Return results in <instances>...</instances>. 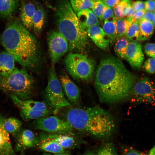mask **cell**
Instances as JSON below:
<instances>
[{
	"label": "cell",
	"mask_w": 155,
	"mask_h": 155,
	"mask_svg": "<svg viewBox=\"0 0 155 155\" xmlns=\"http://www.w3.org/2000/svg\"><path fill=\"white\" fill-rule=\"evenodd\" d=\"M137 80L136 76L119 59L109 56L100 61L94 85L101 102L114 104L124 101L131 96Z\"/></svg>",
	"instance_id": "cell-1"
},
{
	"label": "cell",
	"mask_w": 155,
	"mask_h": 155,
	"mask_svg": "<svg viewBox=\"0 0 155 155\" xmlns=\"http://www.w3.org/2000/svg\"><path fill=\"white\" fill-rule=\"evenodd\" d=\"M57 112L75 130L99 140L110 139L117 129L115 117L99 106L82 108L70 105Z\"/></svg>",
	"instance_id": "cell-2"
},
{
	"label": "cell",
	"mask_w": 155,
	"mask_h": 155,
	"mask_svg": "<svg viewBox=\"0 0 155 155\" xmlns=\"http://www.w3.org/2000/svg\"><path fill=\"white\" fill-rule=\"evenodd\" d=\"M17 19L10 21L3 32L1 42L15 61L29 69L37 67L41 59L40 48L35 37Z\"/></svg>",
	"instance_id": "cell-3"
},
{
	"label": "cell",
	"mask_w": 155,
	"mask_h": 155,
	"mask_svg": "<svg viewBox=\"0 0 155 155\" xmlns=\"http://www.w3.org/2000/svg\"><path fill=\"white\" fill-rule=\"evenodd\" d=\"M58 31L69 44V50L82 51L87 47L89 37L81 25L68 0H59L55 12Z\"/></svg>",
	"instance_id": "cell-4"
},
{
	"label": "cell",
	"mask_w": 155,
	"mask_h": 155,
	"mask_svg": "<svg viewBox=\"0 0 155 155\" xmlns=\"http://www.w3.org/2000/svg\"><path fill=\"white\" fill-rule=\"evenodd\" d=\"M34 85L32 77L24 69L15 67L8 76H0V90L7 94H14L22 100L30 99Z\"/></svg>",
	"instance_id": "cell-5"
},
{
	"label": "cell",
	"mask_w": 155,
	"mask_h": 155,
	"mask_svg": "<svg viewBox=\"0 0 155 155\" xmlns=\"http://www.w3.org/2000/svg\"><path fill=\"white\" fill-rule=\"evenodd\" d=\"M64 63L67 71L74 79L87 81L92 78L95 63L92 59L85 55L70 53L65 57Z\"/></svg>",
	"instance_id": "cell-6"
},
{
	"label": "cell",
	"mask_w": 155,
	"mask_h": 155,
	"mask_svg": "<svg viewBox=\"0 0 155 155\" xmlns=\"http://www.w3.org/2000/svg\"><path fill=\"white\" fill-rule=\"evenodd\" d=\"M18 107L20 116L25 121L34 120L50 115L54 110L44 102L30 99L22 100L13 94H7Z\"/></svg>",
	"instance_id": "cell-7"
},
{
	"label": "cell",
	"mask_w": 155,
	"mask_h": 155,
	"mask_svg": "<svg viewBox=\"0 0 155 155\" xmlns=\"http://www.w3.org/2000/svg\"><path fill=\"white\" fill-rule=\"evenodd\" d=\"M131 96L133 102L155 106V82L148 77H142L134 84Z\"/></svg>",
	"instance_id": "cell-8"
},
{
	"label": "cell",
	"mask_w": 155,
	"mask_h": 155,
	"mask_svg": "<svg viewBox=\"0 0 155 155\" xmlns=\"http://www.w3.org/2000/svg\"><path fill=\"white\" fill-rule=\"evenodd\" d=\"M30 125L35 129L51 133H67L75 131L67 121L55 115H49L34 120Z\"/></svg>",
	"instance_id": "cell-9"
},
{
	"label": "cell",
	"mask_w": 155,
	"mask_h": 155,
	"mask_svg": "<svg viewBox=\"0 0 155 155\" xmlns=\"http://www.w3.org/2000/svg\"><path fill=\"white\" fill-rule=\"evenodd\" d=\"M44 96V98L48 102L55 105L61 103L66 99L53 65H51L49 70L48 83Z\"/></svg>",
	"instance_id": "cell-10"
},
{
	"label": "cell",
	"mask_w": 155,
	"mask_h": 155,
	"mask_svg": "<svg viewBox=\"0 0 155 155\" xmlns=\"http://www.w3.org/2000/svg\"><path fill=\"white\" fill-rule=\"evenodd\" d=\"M47 40L51 65H55L69 50L68 42L58 30L50 32Z\"/></svg>",
	"instance_id": "cell-11"
},
{
	"label": "cell",
	"mask_w": 155,
	"mask_h": 155,
	"mask_svg": "<svg viewBox=\"0 0 155 155\" xmlns=\"http://www.w3.org/2000/svg\"><path fill=\"white\" fill-rule=\"evenodd\" d=\"M38 137L55 142L65 149L78 148L85 143L80 137L74 131L55 133L44 132L40 134Z\"/></svg>",
	"instance_id": "cell-12"
},
{
	"label": "cell",
	"mask_w": 155,
	"mask_h": 155,
	"mask_svg": "<svg viewBox=\"0 0 155 155\" xmlns=\"http://www.w3.org/2000/svg\"><path fill=\"white\" fill-rule=\"evenodd\" d=\"M60 81L65 96L71 105L82 107L80 90L78 87L65 73L60 76Z\"/></svg>",
	"instance_id": "cell-13"
},
{
	"label": "cell",
	"mask_w": 155,
	"mask_h": 155,
	"mask_svg": "<svg viewBox=\"0 0 155 155\" xmlns=\"http://www.w3.org/2000/svg\"><path fill=\"white\" fill-rule=\"evenodd\" d=\"M15 151L22 154L29 148L37 146L39 142L38 137L31 130L24 129L21 130L15 135Z\"/></svg>",
	"instance_id": "cell-14"
},
{
	"label": "cell",
	"mask_w": 155,
	"mask_h": 155,
	"mask_svg": "<svg viewBox=\"0 0 155 155\" xmlns=\"http://www.w3.org/2000/svg\"><path fill=\"white\" fill-rule=\"evenodd\" d=\"M141 44L137 41L129 42L126 51V59L134 69L139 70L144 60Z\"/></svg>",
	"instance_id": "cell-15"
},
{
	"label": "cell",
	"mask_w": 155,
	"mask_h": 155,
	"mask_svg": "<svg viewBox=\"0 0 155 155\" xmlns=\"http://www.w3.org/2000/svg\"><path fill=\"white\" fill-rule=\"evenodd\" d=\"M90 38L98 47L105 49L108 46L111 42L110 38L99 26L95 25L88 28L86 29Z\"/></svg>",
	"instance_id": "cell-16"
},
{
	"label": "cell",
	"mask_w": 155,
	"mask_h": 155,
	"mask_svg": "<svg viewBox=\"0 0 155 155\" xmlns=\"http://www.w3.org/2000/svg\"><path fill=\"white\" fill-rule=\"evenodd\" d=\"M36 9L32 2L25 0L22 1L20 17L22 24L29 31L33 29V18Z\"/></svg>",
	"instance_id": "cell-17"
},
{
	"label": "cell",
	"mask_w": 155,
	"mask_h": 155,
	"mask_svg": "<svg viewBox=\"0 0 155 155\" xmlns=\"http://www.w3.org/2000/svg\"><path fill=\"white\" fill-rule=\"evenodd\" d=\"M5 118L0 114V155L15 154L12 147L9 133L4 126Z\"/></svg>",
	"instance_id": "cell-18"
},
{
	"label": "cell",
	"mask_w": 155,
	"mask_h": 155,
	"mask_svg": "<svg viewBox=\"0 0 155 155\" xmlns=\"http://www.w3.org/2000/svg\"><path fill=\"white\" fill-rule=\"evenodd\" d=\"M15 60L13 56L6 51L0 53V76L5 77L15 69Z\"/></svg>",
	"instance_id": "cell-19"
},
{
	"label": "cell",
	"mask_w": 155,
	"mask_h": 155,
	"mask_svg": "<svg viewBox=\"0 0 155 155\" xmlns=\"http://www.w3.org/2000/svg\"><path fill=\"white\" fill-rule=\"evenodd\" d=\"M77 13L79 22L84 29L86 30L88 28L91 26L100 25L98 18L91 10H83Z\"/></svg>",
	"instance_id": "cell-20"
},
{
	"label": "cell",
	"mask_w": 155,
	"mask_h": 155,
	"mask_svg": "<svg viewBox=\"0 0 155 155\" xmlns=\"http://www.w3.org/2000/svg\"><path fill=\"white\" fill-rule=\"evenodd\" d=\"M38 139L37 146L42 150L55 154H69L66 149L55 142L46 139Z\"/></svg>",
	"instance_id": "cell-21"
},
{
	"label": "cell",
	"mask_w": 155,
	"mask_h": 155,
	"mask_svg": "<svg viewBox=\"0 0 155 155\" xmlns=\"http://www.w3.org/2000/svg\"><path fill=\"white\" fill-rule=\"evenodd\" d=\"M19 0H0V16L9 18L16 12L19 5Z\"/></svg>",
	"instance_id": "cell-22"
},
{
	"label": "cell",
	"mask_w": 155,
	"mask_h": 155,
	"mask_svg": "<svg viewBox=\"0 0 155 155\" xmlns=\"http://www.w3.org/2000/svg\"><path fill=\"white\" fill-rule=\"evenodd\" d=\"M138 24L139 41H144L149 40L154 31V27L152 23L142 19L139 22Z\"/></svg>",
	"instance_id": "cell-23"
},
{
	"label": "cell",
	"mask_w": 155,
	"mask_h": 155,
	"mask_svg": "<svg viewBox=\"0 0 155 155\" xmlns=\"http://www.w3.org/2000/svg\"><path fill=\"white\" fill-rule=\"evenodd\" d=\"M45 13L40 7L36 8L33 18V29L36 34L42 31L45 21Z\"/></svg>",
	"instance_id": "cell-24"
},
{
	"label": "cell",
	"mask_w": 155,
	"mask_h": 155,
	"mask_svg": "<svg viewBox=\"0 0 155 155\" xmlns=\"http://www.w3.org/2000/svg\"><path fill=\"white\" fill-rule=\"evenodd\" d=\"M114 46L115 52L117 55L122 59H126V55L127 46L129 40L125 35L118 36Z\"/></svg>",
	"instance_id": "cell-25"
},
{
	"label": "cell",
	"mask_w": 155,
	"mask_h": 155,
	"mask_svg": "<svg viewBox=\"0 0 155 155\" xmlns=\"http://www.w3.org/2000/svg\"><path fill=\"white\" fill-rule=\"evenodd\" d=\"M116 17L104 20L102 29L110 38V42L114 41L118 37L115 25Z\"/></svg>",
	"instance_id": "cell-26"
},
{
	"label": "cell",
	"mask_w": 155,
	"mask_h": 155,
	"mask_svg": "<svg viewBox=\"0 0 155 155\" xmlns=\"http://www.w3.org/2000/svg\"><path fill=\"white\" fill-rule=\"evenodd\" d=\"M3 124L5 130L14 136L21 130L22 125L21 121L13 117L5 118Z\"/></svg>",
	"instance_id": "cell-27"
},
{
	"label": "cell",
	"mask_w": 155,
	"mask_h": 155,
	"mask_svg": "<svg viewBox=\"0 0 155 155\" xmlns=\"http://www.w3.org/2000/svg\"><path fill=\"white\" fill-rule=\"evenodd\" d=\"M133 23L131 16L116 18L115 25L118 36L125 35L128 29Z\"/></svg>",
	"instance_id": "cell-28"
},
{
	"label": "cell",
	"mask_w": 155,
	"mask_h": 155,
	"mask_svg": "<svg viewBox=\"0 0 155 155\" xmlns=\"http://www.w3.org/2000/svg\"><path fill=\"white\" fill-rule=\"evenodd\" d=\"M132 4L131 0H122L119 4L113 7L114 14L116 18L125 17L127 11Z\"/></svg>",
	"instance_id": "cell-29"
},
{
	"label": "cell",
	"mask_w": 155,
	"mask_h": 155,
	"mask_svg": "<svg viewBox=\"0 0 155 155\" xmlns=\"http://www.w3.org/2000/svg\"><path fill=\"white\" fill-rule=\"evenodd\" d=\"M94 2L90 0H72L70 3L75 13L92 8Z\"/></svg>",
	"instance_id": "cell-30"
},
{
	"label": "cell",
	"mask_w": 155,
	"mask_h": 155,
	"mask_svg": "<svg viewBox=\"0 0 155 155\" xmlns=\"http://www.w3.org/2000/svg\"><path fill=\"white\" fill-rule=\"evenodd\" d=\"M97 155H117L118 152L114 144L106 143L99 147L95 152Z\"/></svg>",
	"instance_id": "cell-31"
},
{
	"label": "cell",
	"mask_w": 155,
	"mask_h": 155,
	"mask_svg": "<svg viewBox=\"0 0 155 155\" xmlns=\"http://www.w3.org/2000/svg\"><path fill=\"white\" fill-rule=\"evenodd\" d=\"M138 22L133 23L127 30L125 35L129 40L139 41Z\"/></svg>",
	"instance_id": "cell-32"
},
{
	"label": "cell",
	"mask_w": 155,
	"mask_h": 155,
	"mask_svg": "<svg viewBox=\"0 0 155 155\" xmlns=\"http://www.w3.org/2000/svg\"><path fill=\"white\" fill-rule=\"evenodd\" d=\"M106 6L102 1L98 0L94 2L91 9L94 15L101 22L102 15Z\"/></svg>",
	"instance_id": "cell-33"
},
{
	"label": "cell",
	"mask_w": 155,
	"mask_h": 155,
	"mask_svg": "<svg viewBox=\"0 0 155 155\" xmlns=\"http://www.w3.org/2000/svg\"><path fill=\"white\" fill-rule=\"evenodd\" d=\"M143 70L146 72L150 74L155 73V59L150 57L147 59L142 65Z\"/></svg>",
	"instance_id": "cell-34"
},
{
	"label": "cell",
	"mask_w": 155,
	"mask_h": 155,
	"mask_svg": "<svg viewBox=\"0 0 155 155\" xmlns=\"http://www.w3.org/2000/svg\"><path fill=\"white\" fill-rule=\"evenodd\" d=\"M145 53L150 57L154 58L155 57V43H148L144 46Z\"/></svg>",
	"instance_id": "cell-35"
},
{
	"label": "cell",
	"mask_w": 155,
	"mask_h": 155,
	"mask_svg": "<svg viewBox=\"0 0 155 155\" xmlns=\"http://www.w3.org/2000/svg\"><path fill=\"white\" fill-rule=\"evenodd\" d=\"M115 18L112 7L106 6L102 15V21Z\"/></svg>",
	"instance_id": "cell-36"
},
{
	"label": "cell",
	"mask_w": 155,
	"mask_h": 155,
	"mask_svg": "<svg viewBox=\"0 0 155 155\" xmlns=\"http://www.w3.org/2000/svg\"><path fill=\"white\" fill-rule=\"evenodd\" d=\"M122 154L124 155H144V152L136 150L131 147H126L122 149Z\"/></svg>",
	"instance_id": "cell-37"
},
{
	"label": "cell",
	"mask_w": 155,
	"mask_h": 155,
	"mask_svg": "<svg viewBox=\"0 0 155 155\" xmlns=\"http://www.w3.org/2000/svg\"><path fill=\"white\" fill-rule=\"evenodd\" d=\"M132 6L135 11L145 9V2L141 0H138L134 2L132 4Z\"/></svg>",
	"instance_id": "cell-38"
},
{
	"label": "cell",
	"mask_w": 155,
	"mask_h": 155,
	"mask_svg": "<svg viewBox=\"0 0 155 155\" xmlns=\"http://www.w3.org/2000/svg\"><path fill=\"white\" fill-rule=\"evenodd\" d=\"M147 10L144 9L141 11H135L133 15L131 16L133 23L135 22H138L141 20L145 13Z\"/></svg>",
	"instance_id": "cell-39"
},
{
	"label": "cell",
	"mask_w": 155,
	"mask_h": 155,
	"mask_svg": "<svg viewBox=\"0 0 155 155\" xmlns=\"http://www.w3.org/2000/svg\"><path fill=\"white\" fill-rule=\"evenodd\" d=\"M145 9L148 11L154 12L155 10V0H148L145 2Z\"/></svg>",
	"instance_id": "cell-40"
},
{
	"label": "cell",
	"mask_w": 155,
	"mask_h": 155,
	"mask_svg": "<svg viewBox=\"0 0 155 155\" xmlns=\"http://www.w3.org/2000/svg\"><path fill=\"white\" fill-rule=\"evenodd\" d=\"M122 0H104L103 1L106 5L111 7L117 6Z\"/></svg>",
	"instance_id": "cell-41"
},
{
	"label": "cell",
	"mask_w": 155,
	"mask_h": 155,
	"mask_svg": "<svg viewBox=\"0 0 155 155\" xmlns=\"http://www.w3.org/2000/svg\"><path fill=\"white\" fill-rule=\"evenodd\" d=\"M154 15V14L153 12L147 11L142 19L146 20L152 23Z\"/></svg>",
	"instance_id": "cell-42"
},
{
	"label": "cell",
	"mask_w": 155,
	"mask_h": 155,
	"mask_svg": "<svg viewBox=\"0 0 155 155\" xmlns=\"http://www.w3.org/2000/svg\"><path fill=\"white\" fill-rule=\"evenodd\" d=\"M135 12V11L133 8L132 5L128 9L126 13L125 17L132 16Z\"/></svg>",
	"instance_id": "cell-43"
},
{
	"label": "cell",
	"mask_w": 155,
	"mask_h": 155,
	"mask_svg": "<svg viewBox=\"0 0 155 155\" xmlns=\"http://www.w3.org/2000/svg\"><path fill=\"white\" fill-rule=\"evenodd\" d=\"M150 155H155V145L152 148L149 152Z\"/></svg>",
	"instance_id": "cell-44"
},
{
	"label": "cell",
	"mask_w": 155,
	"mask_h": 155,
	"mask_svg": "<svg viewBox=\"0 0 155 155\" xmlns=\"http://www.w3.org/2000/svg\"><path fill=\"white\" fill-rule=\"evenodd\" d=\"M84 154H96L95 152L92 150H88L85 152Z\"/></svg>",
	"instance_id": "cell-45"
},
{
	"label": "cell",
	"mask_w": 155,
	"mask_h": 155,
	"mask_svg": "<svg viewBox=\"0 0 155 155\" xmlns=\"http://www.w3.org/2000/svg\"><path fill=\"white\" fill-rule=\"evenodd\" d=\"M152 23L154 26L155 27V13L154 14Z\"/></svg>",
	"instance_id": "cell-46"
},
{
	"label": "cell",
	"mask_w": 155,
	"mask_h": 155,
	"mask_svg": "<svg viewBox=\"0 0 155 155\" xmlns=\"http://www.w3.org/2000/svg\"><path fill=\"white\" fill-rule=\"evenodd\" d=\"M90 0L93 1V2H95V1H97L98 0Z\"/></svg>",
	"instance_id": "cell-47"
},
{
	"label": "cell",
	"mask_w": 155,
	"mask_h": 155,
	"mask_svg": "<svg viewBox=\"0 0 155 155\" xmlns=\"http://www.w3.org/2000/svg\"><path fill=\"white\" fill-rule=\"evenodd\" d=\"M154 13H155V11H154Z\"/></svg>",
	"instance_id": "cell-48"
},
{
	"label": "cell",
	"mask_w": 155,
	"mask_h": 155,
	"mask_svg": "<svg viewBox=\"0 0 155 155\" xmlns=\"http://www.w3.org/2000/svg\"><path fill=\"white\" fill-rule=\"evenodd\" d=\"M154 58L155 59V57Z\"/></svg>",
	"instance_id": "cell-49"
},
{
	"label": "cell",
	"mask_w": 155,
	"mask_h": 155,
	"mask_svg": "<svg viewBox=\"0 0 155 155\" xmlns=\"http://www.w3.org/2000/svg\"><path fill=\"white\" fill-rule=\"evenodd\" d=\"M101 0L103 1L104 0Z\"/></svg>",
	"instance_id": "cell-50"
},
{
	"label": "cell",
	"mask_w": 155,
	"mask_h": 155,
	"mask_svg": "<svg viewBox=\"0 0 155 155\" xmlns=\"http://www.w3.org/2000/svg\"></svg>",
	"instance_id": "cell-51"
}]
</instances>
